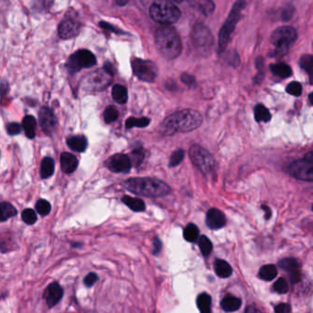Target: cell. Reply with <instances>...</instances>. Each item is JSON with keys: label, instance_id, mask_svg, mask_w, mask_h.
<instances>
[{"label": "cell", "instance_id": "cell-41", "mask_svg": "<svg viewBox=\"0 0 313 313\" xmlns=\"http://www.w3.org/2000/svg\"><path fill=\"white\" fill-rule=\"evenodd\" d=\"M287 92L291 96H300L302 93V86L298 82H292L287 86Z\"/></svg>", "mask_w": 313, "mask_h": 313}, {"label": "cell", "instance_id": "cell-27", "mask_svg": "<svg viewBox=\"0 0 313 313\" xmlns=\"http://www.w3.org/2000/svg\"><path fill=\"white\" fill-rule=\"evenodd\" d=\"M122 201L132 211H144L146 208L145 203L140 199L134 198V197H130V196H124Z\"/></svg>", "mask_w": 313, "mask_h": 313}, {"label": "cell", "instance_id": "cell-44", "mask_svg": "<svg viewBox=\"0 0 313 313\" xmlns=\"http://www.w3.org/2000/svg\"><path fill=\"white\" fill-rule=\"evenodd\" d=\"M98 280V276L96 273H89L84 278V284L86 287H92Z\"/></svg>", "mask_w": 313, "mask_h": 313}, {"label": "cell", "instance_id": "cell-26", "mask_svg": "<svg viewBox=\"0 0 313 313\" xmlns=\"http://www.w3.org/2000/svg\"><path fill=\"white\" fill-rule=\"evenodd\" d=\"M270 70L275 75L280 78H288L292 74L291 68L288 66V64H283V63L270 65Z\"/></svg>", "mask_w": 313, "mask_h": 313}, {"label": "cell", "instance_id": "cell-39", "mask_svg": "<svg viewBox=\"0 0 313 313\" xmlns=\"http://www.w3.org/2000/svg\"><path fill=\"white\" fill-rule=\"evenodd\" d=\"M22 220L27 224H33L37 221L36 212L32 209H26L22 212Z\"/></svg>", "mask_w": 313, "mask_h": 313}, {"label": "cell", "instance_id": "cell-32", "mask_svg": "<svg viewBox=\"0 0 313 313\" xmlns=\"http://www.w3.org/2000/svg\"><path fill=\"white\" fill-rule=\"evenodd\" d=\"M183 237L188 242H195L199 237L198 227L195 224L187 225L183 232Z\"/></svg>", "mask_w": 313, "mask_h": 313}, {"label": "cell", "instance_id": "cell-13", "mask_svg": "<svg viewBox=\"0 0 313 313\" xmlns=\"http://www.w3.org/2000/svg\"><path fill=\"white\" fill-rule=\"evenodd\" d=\"M289 173L297 179L313 181V160H296L289 166Z\"/></svg>", "mask_w": 313, "mask_h": 313}, {"label": "cell", "instance_id": "cell-51", "mask_svg": "<svg viewBox=\"0 0 313 313\" xmlns=\"http://www.w3.org/2000/svg\"><path fill=\"white\" fill-rule=\"evenodd\" d=\"M161 247H162L161 242H160V240H159L158 238H156V239H155V241H154V255L159 254V252H160V250H161Z\"/></svg>", "mask_w": 313, "mask_h": 313}, {"label": "cell", "instance_id": "cell-20", "mask_svg": "<svg viewBox=\"0 0 313 313\" xmlns=\"http://www.w3.org/2000/svg\"><path fill=\"white\" fill-rule=\"evenodd\" d=\"M67 145L77 152H83L87 147V139L83 136H73L67 139Z\"/></svg>", "mask_w": 313, "mask_h": 313}, {"label": "cell", "instance_id": "cell-7", "mask_svg": "<svg viewBox=\"0 0 313 313\" xmlns=\"http://www.w3.org/2000/svg\"><path fill=\"white\" fill-rule=\"evenodd\" d=\"M298 38V33L293 27L283 26L276 29L272 33L270 41L276 47V55L282 56Z\"/></svg>", "mask_w": 313, "mask_h": 313}, {"label": "cell", "instance_id": "cell-6", "mask_svg": "<svg viewBox=\"0 0 313 313\" xmlns=\"http://www.w3.org/2000/svg\"><path fill=\"white\" fill-rule=\"evenodd\" d=\"M192 163L205 176H211L217 171V162L209 151L199 145H193L190 149Z\"/></svg>", "mask_w": 313, "mask_h": 313}, {"label": "cell", "instance_id": "cell-17", "mask_svg": "<svg viewBox=\"0 0 313 313\" xmlns=\"http://www.w3.org/2000/svg\"><path fill=\"white\" fill-rule=\"evenodd\" d=\"M226 223V219L224 213L216 208H211L207 211L206 214V224L213 230L220 229L224 227Z\"/></svg>", "mask_w": 313, "mask_h": 313}, {"label": "cell", "instance_id": "cell-21", "mask_svg": "<svg viewBox=\"0 0 313 313\" xmlns=\"http://www.w3.org/2000/svg\"><path fill=\"white\" fill-rule=\"evenodd\" d=\"M214 270H215L216 275L220 278H229L233 273V269H232L230 265L222 259H217L215 261Z\"/></svg>", "mask_w": 313, "mask_h": 313}, {"label": "cell", "instance_id": "cell-40", "mask_svg": "<svg viewBox=\"0 0 313 313\" xmlns=\"http://www.w3.org/2000/svg\"><path fill=\"white\" fill-rule=\"evenodd\" d=\"M274 289L279 294L287 293L288 291V285L287 281L285 280V278H278L274 284Z\"/></svg>", "mask_w": 313, "mask_h": 313}, {"label": "cell", "instance_id": "cell-43", "mask_svg": "<svg viewBox=\"0 0 313 313\" xmlns=\"http://www.w3.org/2000/svg\"><path fill=\"white\" fill-rule=\"evenodd\" d=\"M21 126L18 123H11L7 126V133L9 135H19L21 132Z\"/></svg>", "mask_w": 313, "mask_h": 313}, {"label": "cell", "instance_id": "cell-42", "mask_svg": "<svg viewBox=\"0 0 313 313\" xmlns=\"http://www.w3.org/2000/svg\"><path fill=\"white\" fill-rule=\"evenodd\" d=\"M294 13V7L292 6H285L282 11L281 17L283 20L288 21L292 18Z\"/></svg>", "mask_w": 313, "mask_h": 313}, {"label": "cell", "instance_id": "cell-50", "mask_svg": "<svg viewBox=\"0 0 313 313\" xmlns=\"http://www.w3.org/2000/svg\"><path fill=\"white\" fill-rule=\"evenodd\" d=\"M100 27L103 28L104 31H109V32H115V33H121V31L119 32V31L115 30V27H113V26L111 25V24H109L107 22H101V23H100Z\"/></svg>", "mask_w": 313, "mask_h": 313}, {"label": "cell", "instance_id": "cell-15", "mask_svg": "<svg viewBox=\"0 0 313 313\" xmlns=\"http://www.w3.org/2000/svg\"><path fill=\"white\" fill-rule=\"evenodd\" d=\"M106 166L114 173H128L132 166V161L127 155L118 154L107 160Z\"/></svg>", "mask_w": 313, "mask_h": 313}, {"label": "cell", "instance_id": "cell-47", "mask_svg": "<svg viewBox=\"0 0 313 313\" xmlns=\"http://www.w3.org/2000/svg\"><path fill=\"white\" fill-rule=\"evenodd\" d=\"M276 313H291V308L287 303L278 304L275 308Z\"/></svg>", "mask_w": 313, "mask_h": 313}, {"label": "cell", "instance_id": "cell-3", "mask_svg": "<svg viewBox=\"0 0 313 313\" xmlns=\"http://www.w3.org/2000/svg\"><path fill=\"white\" fill-rule=\"evenodd\" d=\"M124 185L129 192L149 198L163 197L171 192L166 182L152 178H131L126 180Z\"/></svg>", "mask_w": 313, "mask_h": 313}, {"label": "cell", "instance_id": "cell-49", "mask_svg": "<svg viewBox=\"0 0 313 313\" xmlns=\"http://www.w3.org/2000/svg\"><path fill=\"white\" fill-rule=\"evenodd\" d=\"M288 275H289V278H290V281L292 282V283H298V282L301 281V271H300V269H298V270H295L293 272H290V273H288Z\"/></svg>", "mask_w": 313, "mask_h": 313}, {"label": "cell", "instance_id": "cell-28", "mask_svg": "<svg viewBox=\"0 0 313 313\" xmlns=\"http://www.w3.org/2000/svg\"><path fill=\"white\" fill-rule=\"evenodd\" d=\"M197 306L201 313H211V298L207 293H202L197 298Z\"/></svg>", "mask_w": 313, "mask_h": 313}, {"label": "cell", "instance_id": "cell-4", "mask_svg": "<svg viewBox=\"0 0 313 313\" xmlns=\"http://www.w3.org/2000/svg\"><path fill=\"white\" fill-rule=\"evenodd\" d=\"M149 15L161 25H172L180 18V11L169 0H156L149 8Z\"/></svg>", "mask_w": 313, "mask_h": 313}, {"label": "cell", "instance_id": "cell-9", "mask_svg": "<svg viewBox=\"0 0 313 313\" xmlns=\"http://www.w3.org/2000/svg\"><path fill=\"white\" fill-rule=\"evenodd\" d=\"M113 79V70L109 65L92 72L84 81V87L92 91H101L108 86Z\"/></svg>", "mask_w": 313, "mask_h": 313}, {"label": "cell", "instance_id": "cell-46", "mask_svg": "<svg viewBox=\"0 0 313 313\" xmlns=\"http://www.w3.org/2000/svg\"><path fill=\"white\" fill-rule=\"evenodd\" d=\"M214 9V4L211 0H206L205 3L202 5V10L204 11L205 15H208L212 12Z\"/></svg>", "mask_w": 313, "mask_h": 313}, {"label": "cell", "instance_id": "cell-54", "mask_svg": "<svg viewBox=\"0 0 313 313\" xmlns=\"http://www.w3.org/2000/svg\"><path fill=\"white\" fill-rule=\"evenodd\" d=\"M115 2L118 6H125L128 3V0H115Z\"/></svg>", "mask_w": 313, "mask_h": 313}, {"label": "cell", "instance_id": "cell-45", "mask_svg": "<svg viewBox=\"0 0 313 313\" xmlns=\"http://www.w3.org/2000/svg\"><path fill=\"white\" fill-rule=\"evenodd\" d=\"M182 83H185L186 85L192 87L193 85H195L196 81H195V78L191 75V74H188V73H183L181 77H180Z\"/></svg>", "mask_w": 313, "mask_h": 313}, {"label": "cell", "instance_id": "cell-31", "mask_svg": "<svg viewBox=\"0 0 313 313\" xmlns=\"http://www.w3.org/2000/svg\"><path fill=\"white\" fill-rule=\"evenodd\" d=\"M255 118L257 122H268L271 118V114L266 106L257 104L255 107Z\"/></svg>", "mask_w": 313, "mask_h": 313}, {"label": "cell", "instance_id": "cell-33", "mask_svg": "<svg viewBox=\"0 0 313 313\" xmlns=\"http://www.w3.org/2000/svg\"><path fill=\"white\" fill-rule=\"evenodd\" d=\"M150 120L147 117H142V118H137V117H130L126 121V128H132L135 127L138 128H145L149 125Z\"/></svg>", "mask_w": 313, "mask_h": 313}, {"label": "cell", "instance_id": "cell-35", "mask_svg": "<svg viewBox=\"0 0 313 313\" xmlns=\"http://www.w3.org/2000/svg\"><path fill=\"white\" fill-rule=\"evenodd\" d=\"M199 247L202 254L205 256H209L212 250V243L211 240L205 236L200 237L199 239Z\"/></svg>", "mask_w": 313, "mask_h": 313}, {"label": "cell", "instance_id": "cell-25", "mask_svg": "<svg viewBox=\"0 0 313 313\" xmlns=\"http://www.w3.org/2000/svg\"><path fill=\"white\" fill-rule=\"evenodd\" d=\"M112 96L115 102L118 104H126L128 101V90L120 84H115L112 90Z\"/></svg>", "mask_w": 313, "mask_h": 313}, {"label": "cell", "instance_id": "cell-52", "mask_svg": "<svg viewBox=\"0 0 313 313\" xmlns=\"http://www.w3.org/2000/svg\"><path fill=\"white\" fill-rule=\"evenodd\" d=\"M262 209L266 212V218L267 219H269V218L271 217V210H270V208H269L266 205H262Z\"/></svg>", "mask_w": 313, "mask_h": 313}, {"label": "cell", "instance_id": "cell-22", "mask_svg": "<svg viewBox=\"0 0 313 313\" xmlns=\"http://www.w3.org/2000/svg\"><path fill=\"white\" fill-rule=\"evenodd\" d=\"M37 122L34 116L27 115L22 122V128L25 131V134L29 139H33L36 135Z\"/></svg>", "mask_w": 313, "mask_h": 313}, {"label": "cell", "instance_id": "cell-30", "mask_svg": "<svg viewBox=\"0 0 313 313\" xmlns=\"http://www.w3.org/2000/svg\"><path fill=\"white\" fill-rule=\"evenodd\" d=\"M300 65L305 71H307L311 81H313V56L310 54L303 55L300 60Z\"/></svg>", "mask_w": 313, "mask_h": 313}, {"label": "cell", "instance_id": "cell-14", "mask_svg": "<svg viewBox=\"0 0 313 313\" xmlns=\"http://www.w3.org/2000/svg\"><path fill=\"white\" fill-rule=\"evenodd\" d=\"M38 120L40 127L46 134H52L57 127V118L52 110L49 107L43 106L39 109Z\"/></svg>", "mask_w": 313, "mask_h": 313}, {"label": "cell", "instance_id": "cell-24", "mask_svg": "<svg viewBox=\"0 0 313 313\" xmlns=\"http://www.w3.org/2000/svg\"><path fill=\"white\" fill-rule=\"evenodd\" d=\"M54 173V161L50 158L46 157L41 161L40 166V176L42 179H48Z\"/></svg>", "mask_w": 313, "mask_h": 313}, {"label": "cell", "instance_id": "cell-55", "mask_svg": "<svg viewBox=\"0 0 313 313\" xmlns=\"http://www.w3.org/2000/svg\"><path fill=\"white\" fill-rule=\"evenodd\" d=\"M310 102L312 103V104H313V93L310 95Z\"/></svg>", "mask_w": 313, "mask_h": 313}, {"label": "cell", "instance_id": "cell-53", "mask_svg": "<svg viewBox=\"0 0 313 313\" xmlns=\"http://www.w3.org/2000/svg\"><path fill=\"white\" fill-rule=\"evenodd\" d=\"M245 313H262L259 310H257L255 307H249L246 309V312Z\"/></svg>", "mask_w": 313, "mask_h": 313}, {"label": "cell", "instance_id": "cell-12", "mask_svg": "<svg viewBox=\"0 0 313 313\" xmlns=\"http://www.w3.org/2000/svg\"><path fill=\"white\" fill-rule=\"evenodd\" d=\"M192 41L200 51H208L213 43V38L210 30L201 23L195 24L192 29Z\"/></svg>", "mask_w": 313, "mask_h": 313}, {"label": "cell", "instance_id": "cell-34", "mask_svg": "<svg viewBox=\"0 0 313 313\" xmlns=\"http://www.w3.org/2000/svg\"><path fill=\"white\" fill-rule=\"evenodd\" d=\"M278 266L282 269L286 270L288 273L293 272L295 270H298L299 269V263L294 259V258H284L278 263Z\"/></svg>", "mask_w": 313, "mask_h": 313}, {"label": "cell", "instance_id": "cell-5", "mask_svg": "<svg viewBox=\"0 0 313 313\" xmlns=\"http://www.w3.org/2000/svg\"><path fill=\"white\" fill-rule=\"evenodd\" d=\"M246 5L244 0H238L232 7L230 14L225 20L219 33V51L222 52L225 50L229 43L231 36L236 29L239 19L241 18V13Z\"/></svg>", "mask_w": 313, "mask_h": 313}, {"label": "cell", "instance_id": "cell-48", "mask_svg": "<svg viewBox=\"0 0 313 313\" xmlns=\"http://www.w3.org/2000/svg\"><path fill=\"white\" fill-rule=\"evenodd\" d=\"M133 156H134V162L136 165H139L141 162L143 161V158H144V154L143 151L141 149H136L133 151Z\"/></svg>", "mask_w": 313, "mask_h": 313}, {"label": "cell", "instance_id": "cell-57", "mask_svg": "<svg viewBox=\"0 0 313 313\" xmlns=\"http://www.w3.org/2000/svg\"></svg>", "mask_w": 313, "mask_h": 313}, {"label": "cell", "instance_id": "cell-18", "mask_svg": "<svg viewBox=\"0 0 313 313\" xmlns=\"http://www.w3.org/2000/svg\"><path fill=\"white\" fill-rule=\"evenodd\" d=\"M61 167L65 173H72L78 167V160L72 154L64 152L61 156Z\"/></svg>", "mask_w": 313, "mask_h": 313}, {"label": "cell", "instance_id": "cell-8", "mask_svg": "<svg viewBox=\"0 0 313 313\" xmlns=\"http://www.w3.org/2000/svg\"><path fill=\"white\" fill-rule=\"evenodd\" d=\"M82 22L79 19L78 13L70 9L65 14L64 19L59 25V36L64 39L74 38L82 30Z\"/></svg>", "mask_w": 313, "mask_h": 313}, {"label": "cell", "instance_id": "cell-29", "mask_svg": "<svg viewBox=\"0 0 313 313\" xmlns=\"http://www.w3.org/2000/svg\"><path fill=\"white\" fill-rule=\"evenodd\" d=\"M278 275V270L274 265H266L259 270V277L266 281L274 279Z\"/></svg>", "mask_w": 313, "mask_h": 313}, {"label": "cell", "instance_id": "cell-11", "mask_svg": "<svg viewBox=\"0 0 313 313\" xmlns=\"http://www.w3.org/2000/svg\"><path fill=\"white\" fill-rule=\"evenodd\" d=\"M134 74L144 82L152 83L158 76V69L153 62L135 58L132 60Z\"/></svg>", "mask_w": 313, "mask_h": 313}, {"label": "cell", "instance_id": "cell-36", "mask_svg": "<svg viewBox=\"0 0 313 313\" xmlns=\"http://www.w3.org/2000/svg\"><path fill=\"white\" fill-rule=\"evenodd\" d=\"M51 204L46 200H38L36 204V210L41 216H46L51 211Z\"/></svg>", "mask_w": 313, "mask_h": 313}, {"label": "cell", "instance_id": "cell-2", "mask_svg": "<svg viewBox=\"0 0 313 313\" xmlns=\"http://www.w3.org/2000/svg\"><path fill=\"white\" fill-rule=\"evenodd\" d=\"M156 45L160 54L167 60L179 57L182 44L179 34L171 25H160L155 35Z\"/></svg>", "mask_w": 313, "mask_h": 313}, {"label": "cell", "instance_id": "cell-16", "mask_svg": "<svg viewBox=\"0 0 313 313\" xmlns=\"http://www.w3.org/2000/svg\"><path fill=\"white\" fill-rule=\"evenodd\" d=\"M64 296V289L57 282H53L46 288L44 299L47 305L50 308L54 307L62 300Z\"/></svg>", "mask_w": 313, "mask_h": 313}, {"label": "cell", "instance_id": "cell-37", "mask_svg": "<svg viewBox=\"0 0 313 313\" xmlns=\"http://www.w3.org/2000/svg\"><path fill=\"white\" fill-rule=\"evenodd\" d=\"M118 117V111L114 107V106H109L105 109L104 114V121L107 124H110L112 122L115 121Z\"/></svg>", "mask_w": 313, "mask_h": 313}, {"label": "cell", "instance_id": "cell-56", "mask_svg": "<svg viewBox=\"0 0 313 313\" xmlns=\"http://www.w3.org/2000/svg\"><path fill=\"white\" fill-rule=\"evenodd\" d=\"M174 2H177V3H180V2H182L183 0H173Z\"/></svg>", "mask_w": 313, "mask_h": 313}, {"label": "cell", "instance_id": "cell-38", "mask_svg": "<svg viewBox=\"0 0 313 313\" xmlns=\"http://www.w3.org/2000/svg\"><path fill=\"white\" fill-rule=\"evenodd\" d=\"M184 151L182 149H178L172 154L171 160H170V166L176 167L184 159Z\"/></svg>", "mask_w": 313, "mask_h": 313}, {"label": "cell", "instance_id": "cell-23", "mask_svg": "<svg viewBox=\"0 0 313 313\" xmlns=\"http://www.w3.org/2000/svg\"><path fill=\"white\" fill-rule=\"evenodd\" d=\"M17 209L9 203H0V222H5L9 218L14 217L17 215Z\"/></svg>", "mask_w": 313, "mask_h": 313}, {"label": "cell", "instance_id": "cell-10", "mask_svg": "<svg viewBox=\"0 0 313 313\" xmlns=\"http://www.w3.org/2000/svg\"><path fill=\"white\" fill-rule=\"evenodd\" d=\"M96 64V58L88 50H79L70 55L67 62V68L70 72H77L83 68H90Z\"/></svg>", "mask_w": 313, "mask_h": 313}, {"label": "cell", "instance_id": "cell-1", "mask_svg": "<svg viewBox=\"0 0 313 313\" xmlns=\"http://www.w3.org/2000/svg\"><path fill=\"white\" fill-rule=\"evenodd\" d=\"M203 123V117L198 111L186 109L169 115L160 125V132L165 136L176 133L191 132Z\"/></svg>", "mask_w": 313, "mask_h": 313}, {"label": "cell", "instance_id": "cell-19", "mask_svg": "<svg viewBox=\"0 0 313 313\" xmlns=\"http://www.w3.org/2000/svg\"><path fill=\"white\" fill-rule=\"evenodd\" d=\"M241 305H242L241 300L235 296H232V295L225 296L221 302L222 309L226 313L237 312V310L240 309Z\"/></svg>", "mask_w": 313, "mask_h": 313}]
</instances>
